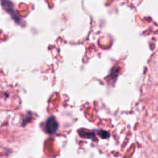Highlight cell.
<instances>
[{
    "label": "cell",
    "mask_w": 158,
    "mask_h": 158,
    "mask_svg": "<svg viewBox=\"0 0 158 158\" xmlns=\"http://www.w3.org/2000/svg\"><path fill=\"white\" fill-rule=\"evenodd\" d=\"M59 127L58 123L54 117H50L47 119L45 124V131L47 134H53L57 131Z\"/></svg>",
    "instance_id": "1"
}]
</instances>
